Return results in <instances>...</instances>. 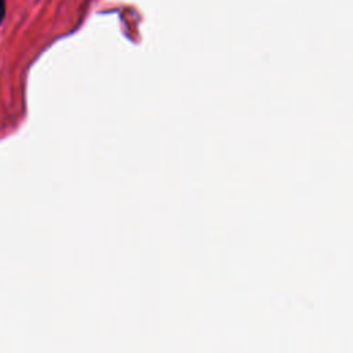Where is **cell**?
Masks as SVG:
<instances>
[{
	"mask_svg": "<svg viewBox=\"0 0 353 353\" xmlns=\"http://www.w3.org/2000/svg\"><path fill=\"white\" fill-rule=\"evenodd\" d=\"M3 15H4V4H3V0H0V22L3 19Z\"/></svg>",
	"mask_w": 353,
	"mask_h": 353,
	"instance_id": "1",
	"label": "cell"
}]
</instances>
